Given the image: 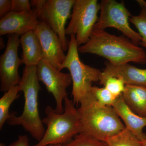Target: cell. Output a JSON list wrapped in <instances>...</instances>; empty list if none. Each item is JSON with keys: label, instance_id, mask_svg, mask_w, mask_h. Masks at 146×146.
<instances>
[{"label": "cell", "instance_id": "cell-28", "mask_svg": "<svg viewBox=\"0 0 146 146\" xmlns=\"http://www.w3.org/2000/svg\"><path fill=\"white\" fill-rule=\"evenodd\" d=\"M48 146H65V145H48Z\"/></svg>", "mask_w": 146, "mask_h": 146}, {"label": "cell", "instance_id": "cell-23", "mask_svg": "<svg viewBox=\"0 0 146 146\" xmlns=\"http://www.w3.org/2000/svg\"><path fill=\"white\" fill-rule=\"evenodd\" d=\"M29 0H12L11 11L16 13L28 12L32 9Z\"/></svg>", "mask_w": 146, "mask_h": 146}, {"label": "cell", "instance_id": "cell-3", "mask_svg": "<svg viewBox=\"0 0 146 146\" xmlns=\"http://www.w3.org/2000/svg\"><path fill=\"white\" fill-rule=\"evenodd\" d=\"M36 67L25 66L24 68L18 85L19 91L23 93L25 98L23 110L20 116H16L15 112L11 113L7 123L11 126H21L38 142L42 140L45 130L38 108V94L41 87Z\"/></svg>", "mask_w": 146, "mask_h": 146}, {"label": "cell", "instance_id": "cell-6", "mask_svg": "<svg viewBox=\"0 0 146 146\" xmlns=\"http://www.w3.org/2000/svg\"><path fill=\"white\" fill-rule=\"evenodd\" d=\"M75 0H32L39 21L44 22L57 35L64 52L68 50L69 41L66 37L65 25L71 16Z\"/></svg>", "mask_w": 146, "mask_h": 146}, {"label": "cell", "instance_id": "cell-21", "mask_svg": "<svg viewBox=\"0 0 146 146\" xmlns=\"http://www.w3.org/2000/svg\"><path fill=\"white\" fill-rule=\"evenodd\" d=\"M91 93L96 101L104 106H112L117 98L104 87L100 88L93 86Z\"/></svg>", "mask_w": 146, "mask_h": 146}, {"label": "cell", "instance_id": "cell-26", "mask_svg": "<svg viewBox=\"0 0 146 146\" xmlns=\"http://www.w3.org/2000/svg\"><path fill=\"white\" fill-rule=\"evenodd\" d=\"M5 46V44L4 41L2 37H1L0 38V49L1 50L3 49Z\"/></svg>", "mask_w": 146, "mask_h": 146}, {"label": "cell", "instance_id": "cell-8", "mask_svg": "<svg viewBox=\"0 0 146 146\" xmlns=\"http://www.w3.org/2000/svg\"><path fill=\"white\" fill-rule=\"evenodd\" d=\"M100 4V16L94 29L101 30L108 28L117 29L133 44L137 46L140 44L141 36L131 27L129 22L131 15L124 3L115 0H102Z\"/></svg>", "mask_w": 146, "mask_h": 146}, {"label": "cell", "instance_id": "cell-22", "mask_svg": "<svg viewBox=\"0 0 146 146\" xmlns=\"http://www.w3.org/2000/svg\"><path fill=\"white\" fill-rule=\"evenodd\" d=\"M65 146H108L104 141H100L82 132L76 135Z\"/></svg>", "mask_w": 146, "mask_h": 146}, {"label": "cell", "instance_id": "cell-11", "mask_svg": "<svg viewBox=\"0 0 146 146\" xmlns=\"http://www.w3.org/2000/svg\"><path fill=\"white\" fill-rule=\"evenodd\" d=\"M33 31L41 44L44 59L61 71L66 55L57 35L45 23L40 21Z\"/></svg>", "mask_w": 146, "mask_h": 146}, {"label": "cell", "instance_id": "cell-16", "mask_svg": "<svg viewBox=\"0 0 146 146\" xmlns=\"http://www.w3.org/2000/svg\"><path fill=\"white\" fill-rule=\"evenodd\" d=\"M122 96L133 112L141 117H146V87L126 85Z\"/></svg>", "mask_w": 146, "mask_h": 146}, {"label": "cell", "instance_id": "cell-19", "mask_svg": "<svg viewBox=\"0 0 146 146\" xmlns=\"http://www.w3.org/2000/svg\"><path fill=\"white\" fill-rule=\"evenodd\" d=\"M141 11L139 15L131 16L129 22L136 27L141 36L140 45L146 48V1L144 0L136 1Z\"/></svg>", "mask_w": 146, "mask_h": 146}, {"label": "cell", "instance_id": "cell-10", "mask_svg": "<svg viewBox=\"0 0 146 146\" xmlns=\"http://www.w3.org/2000/svg\"><path fill=\"white\" fill-rule=\"evenodd\" d=\"M20 36L9 35L4 52L0 57V91L5 92L21 82V78L18 68L22 63L18 56V48L20 44Z\"/></svg>", "mask_w": 146, "mask_h": 146}, {"label": "cell", "instance_id": "cell-12", "mask_svg": "<svg viewBox=\"0 0 146 146\" xmlns=\"http://www.w3.org/2000/svg\"><path fill=\"white\" fill-rule=\"evenodd\" d=\"M36 9L30 11L16 13L11 11L0 20V35L16 34L22 36L33 31L39 22Z\"/></svg>", "mask_w": 146, "mask_h": 146}, {"label": "cell", "instance_id": "cell-20", "mask_svg": "<svg viewBox=\"0 0 146 146\" xmlns=\"http://www.w3.org/2000/svg\"><path fill=\"white\" fill-rule=\"evenodd\" d=\"M99 82L116 98L122 95L125 89V84L122 80L106 74L103 72Z\"/></svg>", "mask_w": 146, "mask_h": 146}, {"label": "cell", "instance_id": "cell-2", "mask_svg": "<svg viewBox=\"0 0 146 146\" xmlns=\"http://www.w3.org/2000/svg\"><path fill=\"white\" fill-rule=\"evenodd\" d=\"M78 109L82 132L98 140L104 141L125 128L112 106L98 103L92 93L80 102Z\"/></svg>", "mask_w": 146, "mask_h": 146}, {"label": "cell", "instance_id": "cell-24", "mask_svg": "<svg viewBox=\"0 0 146 146\" xmlns=\"http://www.w3.org/2000/svg\"><path fill=\"white\" fill-rule=\"evenodd\" d=\"M12 0H0V18H2L11 11Z\"/></svg>", "mask_w": 146, "mask_h": 146}, {"label": "cell", "instance_id": "cell-7", "mask_svg": "<svg viewBox=\"0 0 146 146\" xmlns=\"http://www.w3.org/2000/svg\"><path fill=\"white\" fill-rule=\"evenodd\" d=\"M100 10V4L97 0H75L65 32L66 35L75 36L78 47L89 41Z\"/></svg>", "mask_w": 146, "mask_h": 146}, {"label": "cell", "instance_id": "cell-27", "mask_svg": "<svg viewBox=\"0 0 146 146\" xmlns=\"http://www.w3.org/2000/svg\"><path fill=\"white\" fill-rule=\"evenodd\" d=\"M142 146H146V136L145 140L142 142Z\"/></svg>", "mask_w": 146, "mask_h": 146}, {"label": "cell", "instance_id": "cell-4", "mask_svg": "<svg viewBox=\"0 0 146 146\" xmlns=\"http://www.w3.org/2000/svg\"><path fill=\"white\" fill-rule=\"evenodd\" d=\"M62 113H58L52 107L47 106L45 110L46 117L42 120L46 129L42 140L33 146L66 145L82 132L78 111L72 100L66 97Z\"/></svg>", "mask_w": 146, "mask_h": 146}, {"label": "cell", "instance_id": "cell-14", "mask_svg": "<svg viewBox=\"0 0 146 146\" xmlns=\"http://www.w3.org/2000/svg\"><path fill=\"white\" fill-rule=\"evenodd\" d=\"M103 71L106 74L119 78L126 85L146 87V69H140L127 64L114 65L106 61Z\"/></svg>", "mask_w": 146, "mask_h": 146}, {"label": "cell", "instance_id": "cell-18", "mask_svg": "<svg viewBox=\"0 0 146 146\" xmlns=\"http://www.w3.org/2000/svg\"><path fill=\"white\" fill-rule=\"evenodd\" d=\"M105 142L108 146H142V142L126 128Z\"/></svg>", "mask_w": 146, "mask_h": 146}, {"label": "cell", "instance_id": "cell-9", "mask_svg": "<svg viewBox=\"0 0 146 146\" xmlns=\"http://www.w3.org/2000/svg\"><path fill=\"white\" fill-rule=\"evenodd\" d=\"M36 68L38 80L43 82L48 92L54 97L56 111L63 113V103L68 97L67 89L72 84L70 74L62 72L44 58Z\"/></svg>", "mask_w": 146, "mask_h": 146}, {"label": "cell", "instance_id": "cell-13", "mask_svg": "<svg viewBox=\"0 0 146 146\" xmlns=\"http://www.w3.org/2000/svg\"><path fill=\"white\" fill-rule=\"evenodd\" d=\"M112 107L120 119L124 123L125 128L131 131L141 142L146 138L143 129L146 126V117L137 115L129 108L121 95L116 99Z\"/></svg>", "mask_w": 146, "mask_h": 146}, {"label": "cell", "instance_id": "cell-25", "mask_svg": "<svg viewBox=\"0 0 146 146\" xmlns=\"http://www.w3.org/2000/svg\"><path fill=\"white\" fill-rule=\"evenodd\" d=\"M8 146H30L29 140L26 135H19L18 139Z\"/></svg>", "mask_w": 146, "mask_h": 146}, {"label": "cell", "instance_id": "cell-1", "mask_svg": "<svg viewBox=\"0 0 146 146\" xmlns=\"http://www.w3.org/2000/svg\"><path fill=\"white\" fill-rule=\"evenodd\" d=\"M79 52L92 54L104 58L114 65L133 62L146 64V52L129 40L94 29L89 41L78 47Z\"/></svg>", "mask_w": 146, "mask_h": 146}, {"label": "cell", "instance_id": "cell-15", "mask_svg": "<svg viewBox=\"0 0 146 146\" xmlns=\"http://www.w3.org/2000/svg\"><path fill=\"white\" fill-rule=\"evenodd\" d=\"M23 52L22 61L25 66H36L44 58L43 51L37 35L33 31L27 33L20 38Z\"/></svg>", "mask_w": 146, "mask_h": 146}, {"label": "cell", "instance_id": "cell-5", "mask_svg": "<svg viewBox=\"0 0 146 146\" xmlns=\"http://www.w3.org/2000/svg\"><path fill=\"white\" fill-rule=\"evenodd\" d=\"M70 36L68 53L60 70L67 68L70 71L73 84L72 100L75 104H78L91 94L93 83L99 82L102 72L81 61L75 36L71 35Z\"/></svg>", "mask_w": 146, "mask_h": 146}, {"label": "cell", "instance_id": "cell-17", "mask_svg": "<svg viewBox=\"0 0 146 146\" xmlns=\"http://www.w3.org/2000/svg\"><path fill=\"white\" fill-rule=\"evenodd\" d=\"M18 85L13 86L4 93L0 99V129H2L5 123L10 118L9 109L14 101L18 99L20 95Z\"/></svg>", "mask_w": 146, "mask_h": 146}]
</instances>
